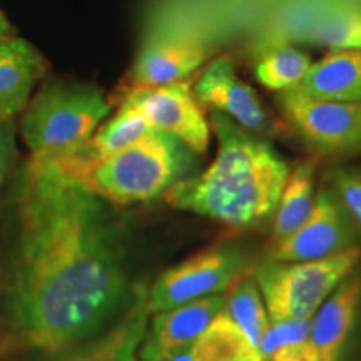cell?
Listing matches in <instances>:
<instances>
[{"instance_id": "6da1fadb", "label": "cell", "mask_w": 361, "mask_h": 361, "mask_svg": "<svg viewBox=\"0 0 361 361\" xmlns=\"http://www.w3.org/2000/svg\"><path fill=\"white\" fill-rule=\"evenodd\" d=\"M0 360L54 355L106 329L133 301L119 226L102 200L29 157L13 180Z\"/></svg>"}, {"instance_id": "7a4b0ae2", "label": "cell", "mask_w": 361, "mask_h": 361, "mask_svg": "<svg viewBox=\"0 0 361 361\" xmlns=\"http://www.w3.org/2000/svg\"><path fill=\"white\" fill-rule=\"evenodd\" d=\"M211 130L218 154L201 174L174 183L162 194L171 207L231 229L255 228L276 209L290 164L268 141L214 112Z\"/></svg>"}, {"instance_id": "3957f363", "label": "cell", "mask_w": 361, "mask_h": 361, "mask_svg": "<svg viewBox=\"0 0 361 361\" xmlns=\"http://www.w3.org/2000/svg\"><path fill=\"white\" fill-rule=\"evenodd\" d=\"M34 159L99 200L128 206L162 196L183 179L192 164V151L171 134L151 130L129 147L101 159L72 154Z\"/></svg>"}, {"instance_id": "277c9868", "label": "cell", "mask_w": 361, "mask_h": 361, "mask_svg": "<svg viewBox=\"0 0 361 361\" xmlns=\"http://www.w3.org/2000/svg\"><path fill=\"white\" fill-rule=\"evenodd\" d=\"M111 109V101L96 84L45 80L22 111V139L30 157L66 154L89 141Z\"/></svg>"}, {"instance_id": "5b68a950", "label": "cell", "mask_w": 361, "mask_h": 361, "mask_svg": "<svg viewBox=\"0 0 361 361\" xmlns=\"http://www.w3.org/2000/svg\"><path fill=\"white\" fill-rule=\"evenodd\" d=\"M360 259V246L301 263L266 259L255 269V279L271 322L311 318L338 284L353 273Z\"/></svg>"}, {"instance_id": "8992f818", "label": "cell", "mask_w": 361, "mask_h": 361, "mask_svg": "<svg viewBox=\"0 0 361 361\" xmlns=\"http://www.w3.org/2000/svg\"><path fill=\"white\" fill-rule=\"evenodd\" d=\"M246 273L243 251L231 246L211 247L164 271L147 290V310L161 313L200 298L223 295Z\"/></svg>"}, {"instance_id": "52a82bcc", "label": "cell", "mask_w": 361, "mask_h": 361, "mask_svg": "<svg viewBox=\"0 0 361 361\" xmlns=\"http://www.w3.org/2000/svg\"><path fill=\"white\" fill-rule=\"evenodd\" d=\"M278 104L291 128L319 154L361 151V102L323 101L293 87L278 92Z\"/></svg>"}, {"instance_id": "ba28073f", "label": "cell", "mask_w": 361, "mask_h": 361, "mask_svg": "<svg viewBox=\"0 0 361 361\" xmlns=\"http://www.w3.org/2000/svg\"><path fill=\"white\" fill-rule=\"evenodd\" d=\"M123 102L141 112L152 129L171 134L196 154L206 152L209 146L213 130L189 80L130 89Z\"/></svg>"}, {"instance_id": "9c48e42d", "label": "cell", "mask_w": 361, "mask_h": 361, "mask_svg": "<svg viewBox=\"0 0 361 361\" xmlns=\"http://www.w3.org/2000/svg\"><path fill=\"white\" fill-rule=\"evenodd\" d=\"M360 231L343 209L335 192L322 188L316 192L314 206L308 219L269 250L268 261L278 263H301L336 255L358 246Z\"/></svg>"}, {"instance_id": "30bf717a", "label": "cell", "mask_w": 361, "mask_h": 361, "mask_svg": "<svg viewBox=\"0 0 361 361\" xmlns=\"http://www.w3.org/2000/svg\"><path fill=\"white\" fill-rule=\"evenodd\" d=\"M192 94L197 102L226 116L247 133L261 137L273 130L258 94L239 78L228 57L214 59L206 67L192 85Z\"/></svg>"}, {"instance_id": "8fae6325", "label": "cell", "mask_w": 361, "mask_h": 361, "mask_svg": "<svg viewBox=\"0 0 361 361\" xmlns=\"http://www.w3.org/2000/svg\"><path fill=\"white\" fill-rule=\"evenodd\" d=\"M149 314L147 288L135 286L133 301L106 329L59 353L34 356L32 361H137Z\"/></svg>"}, {"instance_id": "7c38bea8", "label": "cell", "mask_w": 361, "mask_h": 361, "mask_svg": "<svg viewBox=\"0 0 361 361\" xmlns=\"http://www.w3.org/2000/svg\"><path fill=\"white\" fill-rule=\"evenodd\" d=\"M226 295L204 296L178 308L154 313L141 343L142 361H164L179 351L189 350L211 322L224 308Z\"/></svg>"}, {"instance_id": "4fadbf2b", "label": "cell", "mask_w": 361, "mask_h": 361, "mask_svg": "<svg viewBox=\"0 0 361 361\" xmlns=\"http://www.w3.org/2000/svg\"><path fill=\"white\" fill-rule=\"evenodd\" d=\"M206 59V47L191 39H149L133 69V89L157 87L188 79Z\"/></svg>"}, {"instance_id": "5bb4252c", "label": "cell", "mask_w": 361, "mask_h": 361, "mask_svg": "<svg viewBox=\"0 0 361 361\" xmlns=\"http://www.w3.org/2000/svg\"><path fill=\"white\" fill-rule=\"evenodd\" d=\"M47 61L25 39L0 40V119H16L47 72Z\"/></svg>"}, {"instance_id": "9a60e30c", "label": "cell", "mask_w": 361, "mask_h": 361, "mask_svg": "<svg viewBox=\"0 0 361 361\" xmlns=\"http://www.w3.org/2000/svg\"><path fill=\"white\" fill-rule=\"evenodd\" d=\"M361 301V278L348 274L331 291L311 319L310 340L322 361H340V355L355 326Z\"/></svg>"}, {"instance_id": "2e32d148", "label": "cell", "mask_w": 361, "mask_h": 361, "mask_svg": "<svg viewBox=\"0 0 361 361\" xmlns=\"http://www.w3.org/2000/svg\"><path fill=\"white\" fill-rule=\"evenodd\" d=\"M295 89L323 101L361 102V49L329 51Z\"/></svg>"}, {"instance_id": "e0dca14e", "label": "cell", "mask_w": 361, "mask_h": 361, "mask_svg": "<svg viewBox=\"0 0 361 361\" xmlns=\"http://www.w3.org/2000/svg\"><path fill=\"white\" fill-rule=\"evenodd\" d=\"M316 162L303 161L290 171L286 184L273 213L271 224V246L291 236L308 219L314 206Z\"/></svg>"}, {"instance_id": "ac0fdd59", "label": "cell", "mask_w": 361, "mask_h": 361, "mask_svg": "<svg viewBox=\"0 0 361 361\" xmlns=\"http://www.w3.org/2000/svg\"><path fill=\"white\" fill-rule=\"evenodd\" d=\"M151 130L154 129L147 124L141 112L123 102L116 116L90 135L89 141H85L75 151L66 152V154L78 156L80 159H101V157L116 154V152L129 147L130 144L137 142Z\"/></svg>"}, {"instance_id": "d6986e66", "label": "cell", "mask_w": 361, "mask_h": 361, "mask_svg": "<svg viewBox=\"0 0 361 361\" xmlns=\"http://www.w3.org/2000/svg\"><path fill=\"white\" fill-rule=\"evenodd\" d=\"M306 37L329 51L361 49V6L351 0L329 4L316 13Z\"/></svg>"}, {"instance_id": "ffe728a7", "label": "cell", "mask_w": 361, "mask_h": 361, "mask_svg": "<svg viewBox=\"0 0 361 361\" xmlns=\"http://www.w3.org/2000/svg\"><path fill=\"white\" fill-rule=\"evenodd\" d=\"M194 361H255L263 358L223 310L192 343Z\"/></svg>"}, {"instance_id": "44dd1931", "label": "cell", "mask_w": 361, "mask_h": 361, "mask_svg": "<svg viewBox=\"0 0 361 361\" xmlns=\"http://www.w3.org/2000/svg\"><path fill=\"white\" fill-rule=\"evenodd\" d=\"M228 291L223 310L241 328L251 345L258 350L266 329L269 326V318L258 283L255 276L246 273Z\"/></svg>"}, {"instance_id": "7402d4cb", "label": "cell", "mask_w": 361, "mask_h": 361, "mask_svg": "<svg viewBox=\"0 0 361 361\" xmlns=\"http://www.w3.org/2000/svg\"><path fill=\"white\" fill-rule=\"evenodd\" d=\"M310 56L291 45H276L269 51L261 54L255 67V74L263 87L281 92L293 89L303 80L306 72L310 71Z\"/></svg>"}, {"instance_id": "603a6c76", "label": "cell", "mask_w": 361, "mask_h": 361, "mask_svg": "<svg viewBox=\"0 0 361 361\" xmlns=\"http://www.w3.org/2000/svg\"><path fill=\"white\" fill-rule=\"evenodd\" d=\"M311 318H295L283 319V322H273L266 329L263 340L259 343V355L266 361L274 351L290 346L293 343L305 341L311 333Z\"/></svg>"}, {"instance_id": "cb8c5ba5", "label": "cell", "mask_w": 361, "mask_h": 361, "mask_svg": "<svg viewBox=\"0 0 361 361\" xmlns=\"http://www.w3.org/2000/svg\"><path fill=\"white\" fill-rule=\"evenodd\" d=\"M329 189L361 233V174L356 169L338 168L329 176Z\"/></svg>"}, {"instance_id": "d4e9b609", "label": "cell", "mask_w": 361, "mask_h": 361, "mask_svg": "<svg viewBox=\"0 0 361 361\" xmlns=\"http://www.w3.org/2000/svg\"><path fill=\"white\" fill-rule=\"evenodd\" d=\"M16 119H0V192L6 186L17 157Z\"/></svg>"}, {"instance_id": "484cf974", "label": "cell", "mask_w": 361, "mask_h": 361, "mask_svg": "<svg viewBox=\"0 0 361 361\" xmlns=\"http://www.w3.org/2000/svg\"><path fill=\"white\" fill-rule=\"evenodd\" d=\"M266 361H322V356L308 338L305 341L293 343L290 346L274 351Z\"/></svg>"}, {"instance_id": "4316f807", "label": "cell", "mask_w": 361, "mask_h": 361, "mask_svg": "<svg viewBox=\"0 0 361 361\" xmlns=\"http://www.w3.org/2000/svg\"><path fill=\"white\" fill-rule=\"evenodd\" d=\"M11 35H13L12 27L8 24V20L6 19V16H4L2 11H0V40L11 37Z\"/></svg>"}, {"instance_id": "83f0119b", "label": "cell", "mask_w": 361, "mask_h": 361, "mask_svg": "<svg viewBox=\"0 0 361 361\" xmlns=\"http://www.w3.org/2000/svg\"><path fill=\"white\" fill-rule=\"evenodd\" d=\"M164 361H194V360H192V355H191V348H189V350L179 351L178 355L171 356V358L164 360Z\"/></svg>"}]
</instances>
